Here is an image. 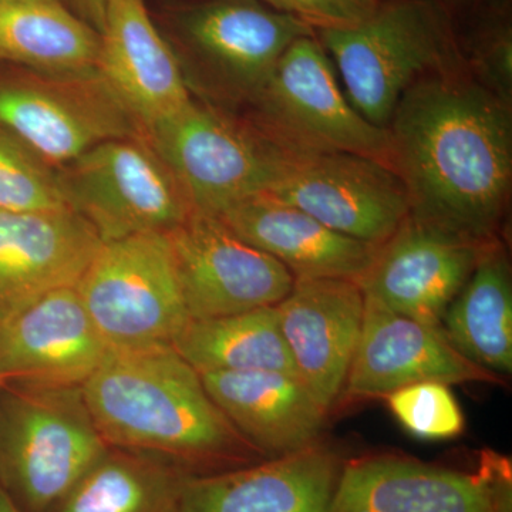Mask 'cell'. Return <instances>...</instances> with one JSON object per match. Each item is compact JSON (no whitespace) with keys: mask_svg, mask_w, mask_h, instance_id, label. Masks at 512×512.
<instances>
[{"mask_svg":"<svg viewBox=\"0 0 512 512\" xmlns=\"http://www.w3.org/2000/svg\"><path fill=\"white\" fill-rule=\"evenodd\" d=\"M410 217L491 242L512 183L510 103L463 64L424 76L387 126Z\"/></svg>","mask_w":512,"mask_h":512,"instance_id":"1","label":"cell"},{"mask_svg":"<svg viewBox=\"0 0 512 512\" xmlns=\"http://www.w3.org/2000/svg\"><path fill=\"white\" fill-rule=\"evenodd\" d=\"M82 392L107 446L163 458L191 476L264 456L232 426L200 373L173 346L109 350Z\"/></svg>","mask_w":512,"mask_h":512,"instance_id":"2","label":"cell"},{"mask_svg":"<svg viewBox=\"0 0 512 512\" xmlns=\"http://www.w3.org/2000/svg\"><path fill=\"white\" fill-rule=\"evenodd\" d=\"M82 386H0V488L22 512H52L104 453Z\"/></svg>","mask_w":512,"mask_h":512,"instance_id":"3","label":"cell"},{"mask_svg":"<svg viewBox=\"0 0 512 512\" xmlns=\"http://www.w3.org/2000/svg\"><path fill=\"white\" fill-rule=\"evenodd\" d=\"M315 33L346 97L377 127L389 126L414 83L461 66L450 20L434 0H394L353 28Z\"/></svg>","mask_w":512,"mask_h":512,"instance_id":"4","label":"cell"},{"mask_svg":"<svg viewBox=\"0 0 512 512\" xmlns=\"http://www.w3.org/2000/svg\"><path fill=\"white\" fill-rule=\"evenodd\" d=\"M247 107L245 119L286 153L357 154L392 167L389 131L352 106L316 33L285 50Z\"/></svg>","mask_w":512,"mask_h":512,"instance_id":"5","label":"cell"},{"mask_svg":"<svg viewBox=\"0 0 512 512\" xmlns=\"http://www.w3.org/2000/svg\"><path fill=\"white\" fill-rule=\"evenodd\" d=\"M144 136L194 210L210 215L268 191L291 157L245 117L195 99Z\"/></svg>","mask_w":512,"mask_h":512,"instance_id":"6","label":"cell"},{"mask_svg":"<svg viewBox=\"0 0 512 512\" xmlns=\"http://www.w3.org/2000/svg\"><path fill=\"white\" fill-rule=\"evenodd\" d=\"M76 288L109 350L173 346L190 320L163 232L103 242Z\"/></svg>","mask_w":512,"mask_h":512,"instance_id":"7","label":"cell"},{"mask_svg":"<svg viewBox=\"0 0 512 512\" xmlns=\"http://www.w3.org/2000/svg\"><path fill=\"white\" fill-rule=\"evenodd\" d=\"M188 89L227 109L248 106L286 49L315 30L259 0H207L177 19Z\"/></svg>","mask_w":512,"mask_h":512,"instance_id":"8","label":"cell"},{"mask_svg":"<svg viewBox=\"0 0 512 512\" xmlns=\"http://www.w3.org/2000/svg\"><path fill=\"white\" fill-rule=\"evenodd\" d=\"M57 173L66 204L103 242L144 232L167 234L195 211L146 136L101 143Z\"/></svg>","mask_w":512,"mask_h":512,"instance_id":"9","label":"cell"},{"mask_svg":"<svg viewBox=\"0 0 512 512\" xmlns=\"http://www.w3.org/2000/svg\"><path fill=\"white\" fill-rule=\"evenodd\" d=\"M0 126L56 170L106 141L144 136L99 70L0 74Z\"/></svg>","mask_w":512,"mask_h":512,"instance_id":"10","label":"cell"},{"mask_svg":"<svg viewBox=\"0 0 512 512\" xmlns=\"http://www.w3.org/2000/svg\"><path fill=\"white\" fill-rule=\"evenodd\" d=\"M332 231L382 245L410 215L400 175L375 158L349 153L291 154L268 191Z\"/></svg>","mask_w":512,"mask_h":512,"instance_id":"11","label":"cell"},{"mask_svg":"<svg viewBox=\"0 0 512 512\" xmlns=\"http://www.w3.org/2000/svg\"><path fill=\"white\" fill-rule=\"evenodd\" d=\"M167 238L190 319L275 306L295 284L281 262L242 241L215 215L194 211Z\"/></svg>","mask_w":512,"mask_h":512,"instance_id":"12","label":"cell"},{"mask_svg":"<svg viewBox=\"0 0 512 512\" xmlns=\"http://www.w3.org/2000/svg\"><path fill=\"white\" fill-rule=\"evenodd\" d=\"M487 244L409 215L392 237L379 245L375 258L356 282L365 301L440 326Z\"/></svg>","mask_w":512,"mask_h":512,"instance_id":"13","label":"cell"},{"mask_svg":"<svg viewBox=\"0 0 512 512\" xmlns=\"http://www.w3.org/2000/svg\"><path fill=\"white\" fill-rule=\"evenodd\" d=\"M107 352L76 286L56 289L0 319V386H82Z\"/></svg>","mask_w":512,"mask_h":512,"instance_id":"14","label":"cell"},{"mask_svg":"<svg viewBox=\"0 0 512 512\" xmlns=\"http://www.w3.org/2000/svg\"><path fill=\"white\" fill-rule=\"evenodd\" d=\"M423 382L497 383V375L466 359L439 325L420 322L365 301L362 332L346 377L349 399L387 396Z\"/></svg>","mask_w":512,"mask_h":512,"instance_id":"15","label":"cell"},{"mask_svg":"<svg viewBox=\"0 0 512 512\" xmlns=\"http://www.w3.org/2000/svg\"><path fill=\"white\" fill-rule=\"evenodd\" d=\"M276 312L299 380L328 412L342 396L362 332V289L352 279H295Z\"/></svg>","mask_w":512,"mask_h":512,"instance_id":"16","label":"cell"},{"mask_svg":"<svg viewBox=\"0 0 512 512\" xmlns=\"http://www.w3.org/2000/svg\"><path fill=\"white\" fill-rule=\"evenodd\" d=\"M97 70L141 130L192 100L180 57L160 35L144 0H109Z\"/></svg>","mask_w":512,"mask_h":512,"instance_id":"17","label":"cell"},{"mask_svg":"<svg viewBox=\"0 0 512 512\" xmlns=\"http://www.w3.org/2000/svg\"><path fill=\"white\" fill-rule=\"evenodd\" d=\"M101 245L96 229L72 208L0 210V319L79 284Z\"/></svg>","mask_w":512,"mask_h":512,"instance_id":"18","label":"cell"},{"mask_svg":"<svg viewBox=\"0 0 512 512\" xmlns=\"http://www.w3.org/2000/svg\"><path fill=\"white\" fill-rule=\"evenodd\" d=\"M320 444L264 463L191 476L177 512H328L342 471Z\"/></svg>","mask_w":512,"mask_h":512,"instance_id":"19","label":"cell"},{"mask_svg":"<svg viewBox=\"0 0 512 512\" xmlns=\"http://www.w3.org/2000/svg\"><path fill=\"white\" fill-rule=\"evenodd\" d=\"M328 512H495L480 471L410 458L363 457L342 466Z\"/></svg>","mask_w":512,"mask_h":512,"instance_id":"20","label":"cell"},{"mask_svg":"<svg viewBox=\"0 0 512 512\" xmlns=\"http://www.w3.org/2000/svg\"><path fill=\"white\" fill-rule=\"evenodd\" d=\"M215 217L242 241L281 262L295 279L357 281L379 248L332 231L266 194L235 202Z\"/></svg>","mask_w":512,"mask_h":512,"instance_id":"21","label":"cell"},{"mask_svg":"<svg viewBox=\"0 0 512 512\" xmlns=\"http://www.w3.org/2000/svg\"><path fill=\"white\" fill-rule=\"evenodd\" d=\"M200 376L232 426L264 456H285L318 444L326 410L296 377L228 370Z\"/></svg>","mask_w":512,"mask_h":512,"instance_id":"22","label":"cell"},{"mask_svg":"<svg viewBox=\"0 0 512 512\" xmlns=\"http://www.w3.org/2000/svg\"><path fill=\"white\" fill-rule=\"evenodd\" d=\"M448 342L488 372L512 373V281L507 254L488 242L440 323Z\"/></svg>","mask_w":512,"mask_h":512,"instance_id":"23","label":"cell"},{"mask_svg":"<svg viewBox=\"0 0 512 512\" xmlns=\"http://www.w3.org/2000/svg\"><path fill=\"white\" fill-rule=\"evenodd\" d=\"M100 35L60 0H0V62L42 73L97 70Z\"/></svg>","mask_w":512,"mask_h":512,"instance_id":"24","label":"cell"},{"mask_svg":"<svg viewBox=\"0 0 512 512\" xmlns=\"http://www.w3.org/2000/svg\"><path fill=\"white\" fill-rule=\"evenodd\" d=\"M190 477L163 458L109 447L52 512H177Z\"/></svg>","mask_w":512,"mask_h":512,"instance_id":"25","label":"cell"},{"mask_svg":"<svg viewBox=\"0 0 512 512\" xmlns=\"http://www.w3.org/2000/svg\"><path fill=\"white\" fill-rule=\"evenodd\" d=\"M173 348L198 373L278 372L299 380L276 305L220 318L190 319Z\"/></svg>","mask_w":512,"mask_h":512,"instance_id":"26","label":"cell"},{"mask_svg":"<svg viewBox=\"0 0 512 512\" xmlns=\"http://www.w3.org/2000/svg\"><path fill=\"white\" fill-rule=\"evenodd\" d=\"M70 208L56 168L0 126V210L47 211Z\"/></svg>","mask_w":512,"mask_h":512,"instance_id":"27","label":"cell"},{"mask_svg":"<svg viewBox=\"0 0 512 512\" xmlns=\"http://www.w3.org/2000/svg\"><path fill=\"white\" fill-rule=\"evenodd\" d=\"M448 384H410L387 394L394 419L421 440H448L464 430V416Z\"/></svg>","mask_w":512,"mask_h":512,"instance_id":"28","label":"cell"},{"mask_svg":"<svg viewBox=\"0 0 512 512\" xmlns=\"http://www.w3.org/2000/svg\"><path fill=\"white\" fill-rule=\"evenodd\" d=\"M268 8L301 20L313 30L346 29L375 13L377 0H259Z\"/></svg>","mask_w":512,"mask_h":512,"instance_id":"29","label":"cell"},{"mask_svg":"<svg viewBox=\"0 0 512 512\" xmlns=\"http://www.w3.org/2000/svg\"><path fill=\"white\" fill-rule=\"evenodd\" d=\"M480 473L487 483L495 512H512L510 460L500 454L485 453L481 457Z\"/></svg>","mask_w":512,"mask_h":512,"instance_id":"30","label":"cell"},{"mask_svg":"<svg viewBox=\"0 0 512 512\" xmlns=\"http://www.w3.org/2000/svg\"><path fill=\"white\" fill-rule=\"evenodd\" d=\"M60 2L76 13L87 25L92 26L100 35L109 0H60Z\"/></svg>","mask_w":512,"mask_h":512,"instance_id":"31","label":"cell"},{"mask_svg":"<svg viewBox=\"0 0 512 512\" xmlns=\"http://www.w3.org/2000/svg\"><path fill=\"white\" fill-rule=\"evenodd\" d=\"M0 512H22L13 504V501L10 500L2 488H0Z\"/></svg>","mask_w":512,"mask_h":512,"instance_id":"32","label":"cell"},{"mask_svg":"<svg viewBox=\"0 0 512 512\" xmlns=\"http://www.w3.org/2000/svg\"><path fill=\"white\" fill-rule=\"evenodd\" d=\"M456 2H461V0H456Z\"/></svg>","mask_w":512,"mask_h":512,"instance_id":"33","label":"cell"}]
</instances>
